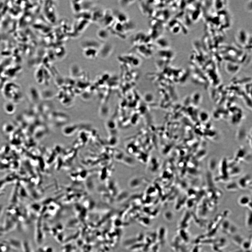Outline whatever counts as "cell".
<instances>
[{
  "label": "cell",
  "instance_id": "obj_1",
  "mask_svg": "<svg viewBox=\"0 0 252 252\" xmlns=\"http://www.w3.org/2000/svg\"><path fill=\"white\" fill-rule=\"evenodd\" d=\"M81 46L84 49L87 48H93L98 49L101 46V44L98 41L94 39H87L82 40L81 42Z\"/></svg>",
  "mask_w": 252,
  "mask_h": 252
},
{
  "label": "cell",
  "instance_id": "obj_2",
  "mask_svg": "<svg viewBox=\"0 0 252 252\" xmlns=\"http://www.w3.org/2000/svg\"><path fill=\"white\" fill-rule=\"evenodd\" d=\"M238 187L240 188L244 189L247 187L251 186V180L250 176L247 175L245 176L240 179L238 182Z\"/></svg>",
  "mask_w": 252,
  "mask_h": 252
},
{
  "label": "cell",
  "instance_id": "obj_3",
  "mask_svg": "<svg viewBox=\"0 0 252 252\" xmlns=\"http://www.w3.org/2000/svg\"><path fill=\"white\" fill-rule=\"evenodd\" d=\"M83 50L84 56L89 59H95L99 54V51L96 49L87 48L84 49Z\"/></svg>",
  "mask_w": 252,
  "mask_h": 252
},
{
  "label": "cell",
  "instance_id": "obj_4",
  "mask_svg": "<svg viewBox=\"0 0 252 252\" xmlns=\"http://www.w3.org/2000/svg\"><path fill=\"white\" fill-rule=\"evenodd\" d=\"M97 34L99 38L102 40H106L109 36V33L108 31L104 29H99Z\"/></svg>",
  "mask_w": 252,
  "mask_h": 252
},
{
  "label": "cell",
  "instance_id": "obj_5",
  "mask_svg": "<svg viewBox=\"0 0 252 252\" xmlns=\"http://www.w3.org/2000/svg\"><path fill=\"white\" fill-rule=\"evenodd\" d=\"M240 172L241 169L239 167H238L236 165L235 166L232 165L230 168L229 171H228V173L230 176L235 177V176L240 174Z\"/></svg>",
  "mask_w": 252,
  "mask_h": 252
},
{
  "label": "cell",
  "instance_id": "obj_6",
  "mask_svg": "<svg viewBox=\"0 0 252 252\" xmlns=\"http://www.w3.org/2000/svg\"><path fill=\"white\" fill-rule=\"evenodd\" d=\"M249 196L246 195L242 196L239 198L238 202L240 205H248L251 202V201Z\"/></svg>",
  "mask_w": 252,
  "mask_h": 252
},
{
  "label": "cell",
  "instance_id": "obj_7",
  "mask_svg": "<svg viewBox=\"0 0 252 252\" xmlns=\"http://www.w3.org/2000/svg\"><path fill=\"white\" fill-rule=\"evenodd\" d=\"M227 189L229 191H235L239 188L238 184H235L234 182L231 183L227 185L226 187Z\"/></svg>",
  "mask_w": 252,
  "mask_h": 252
}]
</instances>
